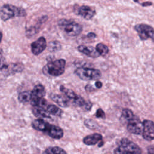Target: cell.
Here are the masks:
<instances>
[{"label":"cell","mask_w":154,"mask_h":154,"mask_svg":"<svg viewBox=\"0 0 154 154\" xmlns=\"http://www.w3.org/2000/svg\"><path fill=\"white\" fill-rule=\"evenodd\" d=\"M32 113L37 117L42 118H50L51 114L47 111V110L41 106H33L32 108Z\"/></svg>","instance_id":"cell-17"},{"label":"cell","mask_w":154,"mask_h":154,"mask_svg":"<svg viewBox=\"0 0 154 154\" xmlns=\"http://www.w3.org/2000/svg\"><path fill=\"white\" fill-rule=\"evenodd\" d=\"M95 86H96V87L97 88H100L102 87V83L100 81H96L95 82Z\"/></svg>","instance_id":"cell-29"},{"label":"cell","mask_w":154,"mask_h":154,"mask_svg":"<svg viewBox=\"0 0 154 154\" xmlns=\"http://www.w3.org/2000/svg\"><path fill=\"white\" fill-rule=\"evenodd\" d=\"M4 67H5V66L4 64V59L3 58L2 54L0 51V70L2 69Z\"/></svg>","instance_id":"cell-27"},{"label":"cell","mask_w":154,"mask_h":154,"mask_svg":"<svg viewBox=\"0 0 154 154\" xmlns=\"http://www.w3.org/2000/svg\"><path fill=\"white\" fill-rule=\"evenodd\" d=\"M46 46L47 44L46 39L43 37H41L31 43V52L34 55H38L46 49Z\"/></svg>","instance_id":"cell-9"},{"label":"cell","mask_w":154,"mask_h":154,"mask_svg":"<svg viewBox=\"0 0 154 154\" xmlns=\"http://www.w3.org/2000/svg\"><path fill=\"white\" fill-rule=\"evenodd\" d=\"M84 125H85V126L90 129H95L96 128H97L98 127V125L96 122H95L94 121H93L91 119H87L84 121Z\"/></svg>","instance_id":"cell-25"},{"label":"cell","mask_w":154,"mask_h":154,"mask_svg":"<svg viewBox=\"0 0 154 154\" xmlns=\"http://www.w3.org/2000/svg\"><path fill=\"white\" fill-rule=\"evenodd\" d=\"M2 38V32L0 31V43L1 42Z\"/></svg>","instance_id":"cell-33"},{"label":"cell","mask_w":154,"mask_h":154,"mask_svg":"<svg viewBox=\"0 0 154 154\" xmlns=\"http://www.w3.org/2000/svg\"><path fill=\"white\" fill-rule=\"evenodd\" d=\"M134 29L142 40L150 38L154 42V28L151 26L144 23L137 24L134 26Z\"/></svg>","instance_id":"cell-6"},{"label":"cell","mask_w":154,"mask_h":154,"mask_svg":"<svg viewBox=\"0 0 154 154\" xmlns=\"http://www.w3.org/2000/svg\"><path fill=\"white\" fill-rule=\"evenodd\" d=\"M87 37H89V38H94V37H96V35L94 33H93V32H90V33H88V34H87Z\"/></svg>","instance_id":"cell-31"},{"label":"cell","mask_w":154,"mask_h":154,"mask_svg":"<svg viewBox=\"0 0 154 154\" xmlns=\"http://www.w3.org/2000/svg\"><path fill=\"white\" fill-rule=\"evenodd\" d=\"M26 15V13L23 8L11 4H4L0 8V18L3 21L15 17H24Z\"/></svg>","instance_id":"cell-2"},{"label":"cell","mask_w":154,"mask_h":154,"mask_svg":"<svg viewBox=\"0 0 154 154\" xmlns=\"http://www.w3.org/2000/svg\"><path fill=\"white\" fill-rule=\"evenodd\" d=\"M48 49L50 52H57L61 49V45L58 41H52L49 42Z\"/></svg>","instance_id":"cell-22"},{"label":"cell","mask_w":154,"mask_h":154,"mask_svg":"<svg viewBox=\"0 0 154 154\" xmlns=\"http://www.w3.org/2000/svg\"><path fill=\"white\" fill-rule=\"evenodd\" d=\"M75 73L84 81L97 80L100 78L102 75L99 70L88 67H78L75 70Z\"/></svg>","instance_id":"cell-5"},{"label":"cell","mask_w":154,"mask_h":154,"mask_svg":"<svg viewBox=\"0 0 154 154\" xmlns=\"http://www.w3.org/2000/svg\"><path fill=\"white\" fill-rule=\"evenodd\" d=\"M96 49L97 51L99 52V55L102 56L106 55L109 52V49L108 46L102 43H98L96 46Z\"/></svg>","instance_id":"cell-23"},{"label":"cell","mask_w":154,"mask_h":154,"mask_svg":"<svg viewBox=\"0 0 154 154\" xmlns=\"http://www.w3.org/2000/svg\"><path fill=\"white\" fill-rule=\"evenodd\" d=\"M31 99H32L31 91H24L20 92L18 95V100L19 102L23 104L30 103L31 101Z\"/></svg>","instance_id":"cell-18"},{"label":"cell","mask_w":154,"mask_h":154,"mask_svg":"<svg viewBox=\"0 0 154 154\" xmlns=\"http://www.w3.org/2000/svg\"><path fill=\"white\" fill-rule=\"evenodd\" d=\"M78 14L86 20H90L95 16L96 11L90 6L82 5L79 7Z\"/></svg>","instance_id":"cell-10"},{"label":"cell","mask_w":154,"mask_h":154,"mask_svg":"<svg viewBox=\"0 0 154 154\" xmlns=\"http://www.w3.org/2000/svg\"><path fill=\"white\" fill-rule=\"evenodd\" d=\"M45 134L54 139H60L64 135L63 131L60 127L51 124L49 126Z\"/></svg>","instance_id":"cell-11"},{"label":"cell","mask_w":154,"mask_h":154,"mask_svg":"<svg viewBox=\"0 0 154 154\" xmlns=\"http://www.w3.org/2000/svg\"><path fill=\"white\" fill-rule=\"evenodd\" d=\"M114 153H142L141 148L134 142L128 138H123L120 141V146L116 148Z\"/></svg>","instance_id":"cell-4"},{"label":"cell","mask_w":154,"mask_h":154,"mask_svg":"<svg viewBox=\"0 0 154 154\" xmlns=\"http://www.w3.org/2000/svg\"><path fill=\"white\" fill-rule=\"evenodd\" d=\"M60 90L68 99L72 100V102L74 100H75L78 96V94H76V93L73 90L67 88H66L65 87H64L63 85L60 86Z\"/></svg>","instance_id":"cell-19"},{"label":"cell","mask_w":154,"mask_h":154,"mask_svg":"<svg viewBox=\"0 0 154 154\" xmlns=\"http://www.w3.org/2000/svg\"><path fill=\"white\" fill-rule=\"evenodd\" d=\"M58 25L60 29L69 37H76L82 30V26L79 23L71 19H61L58 20Z\"/></svg>","instance_id":"cell-1"},{"label":"cell","mask_w":154,"mask_h":154,"mask_svg":"<svg viewBox=\"0 0 154 154\" xmlns=\"http://www.w3.org/2000/svg\"><path fill=\"white\" fill-rule=\"evenodd\" d=\"M96 117L97 118H102V119H105V114L104 111L101 109L99 108L96 112Z\"/></svg>","instance_id":"cell-26"},{"label":"cell","mask_w":154,"mask_h":154,"mask_svg":"<svg viewBox=\"0 0 154 154\" xmlns=\"http://www.w3.org/2000/svg\"><path fill=\"white\" fill-rule=\"evenodd\" d=\"M122 116L125 120L129 121L131 119H132L135 116V115L131 109L128 108H123L122 111Z\"/></svg>","instance_id":"cell-24"},{"label":"cell","mask_w":154,"mask_h":154,"mask_svg":"<svg viewBox=\"0 0 154 154\" xmlns=\"http://www.w3.org/2000/svg\"><path fill=\"white\" fill-rule=\"evenodd\" d=\"M127 129L128 131L135 135L142 134L143 131V123L140 121V119L135 116L132 119L128 121Z\"/></svg>","instance_id":"cell-7"},{"label":"cell","mask_w":154,"mask_h":154,"mask_svg":"<svg viewBox=\"0 0 154 154\" xmlns=\"http://www.w3.org/2000/svg\"><path fill=\"white\" fill-rule=\"evenodd\" d=\"M46 109L50 114H52L54 116L60 117L63 114V111L60 108L55 106V105L48 103L46 107Z\"/></svg>","instance_id":"cell-20"},{"label":"cell","mask_w":154,"mask_h":154,"mask_svg":"<svg viewBox=\"0 0 154 154\" xmlns=\"http://www.w3.org/2000/svg\"><path fill=\"white\" fill-rule=\"evenodd\" d=\"M143 123V137L147 141L154 140V122L150 120H144Z\"/></svg>","instance_id":"cell-8"},{"label":"cell","mask_w":154,"mask_h":154,"mask_svg":"<svg viewBox=\"0 0 154 154\" xmlns=\"http://www.w3.org/2000/svg\"><path fill=\"white\" fill-rule=\"evenodd\" d=\"M149 153H154V146H150L147 149Z\"/></svg>","instance_id":"cell-30"},{"label":"cell","mask_w":154,"mask_h":154,"mask_svg":"<svg viewBox=\"0 0 154 154\" xmlns=\"http://www.w3.org/2000/svg\"><path fill=\"white\" fill-rule=\"evenodd\" d=\"M44 153L48 154H61V153H66V152L63 149L55 146V147H50L45 150L43 152Z\"/></svg>","instance_id":"cell-21"},{"label":"cell","mask_w":154,"mask_h":154,"mask_svg":"<svg viewBox=\"0 0 154 154\" xmlns=\"http://www.w3.org/2000/svg\"><path fill=\"white\" fill-rule=\"evenodd\" d=\"M85 90H86L87 91H91L94 90V88H93V87H92L91 85L88 84V85H87L85 86Z\"/></svg>","instance_id":"cell-28"},{"label":"cell","mask_w":154,"mask_h":154,"mask_svg":"<svg viewBox=\"0 0 154 154\" xmlns=\"http://www.w3.org/2000/svg\"><path fill=\"white\" fill-rule=\"evenodd\" d=\"M50 97L53 101H54L58 105L61 107L66 108L69 106V99L66 97H64L58 94L52 93L50 95Z\"/></svg>","instance_id":"cell-14"},{"label":"cell","mask_w":154,"mask_h":154,"mask_svg":"<svg viewBox=\"0 0 154 154\" xmlns=\"http://www.w3.org/2000/svg\"><path fill=\"white\" fill-rule=\"evenodd\" d=\"M78 50L84 55L91 58H97L100 56L96 49L93 46L79 45L78 47Z\"/></svg>","instance_id":"cell-12"},{"label":"cell","mask_w":154,"mask_h":154,"mask_svg":"<svg viewBox=\"0 0 154 154\" xmlns=\"http://www.w3.org/2000/svg\"><path fill=\"white\" fill-rule=\"evenodd\" d=\"M31 125H32V127L35 130L42 131L45 133V132L48 129L50 124L42 119H38L34 120L32 122Z\"/></svg>","instance_id":"cell-15"},{"label":"cell","mask_w":154,"mask_h":154,"mask_svg":"<svg viewBox=\"0 0 154 154\" xmlns=\"http://www.w3.org/2000/svg\"><path fill=\"white\" fill-rule=\"evenodd\" d=\"M152 4V3L151 2H143L142 3V5L143 6H144V7H146V6H149V5H151Z\"/></svg>","instance_id":"cell-32"},{"label":"cell","mask_w":154,"mask_h":154,"mask_svg":"<svg viewBox=\"0 0 154 154\" xmlns=\"http://www.w3.org/2000/svg\"><path fill=\"white\" fill-rule=\"evenodd\" d=\"M102 141V136L98 133H94L85 137L83 139V143L87 146H93Z\"/></svg>","instance_id":"cell-13"},{"label":"cell","mask_w":154,"mask_h":154,"mask_svg":"<svg viewBox=\"0 0 154 154\" xmlns=\"http://www.w3.org/2000/svg\"><path fill=\"white\" fill-rule=\"evenodd\" d=\"M31 94H32L31 100L32 99L43 97L46 94V90L44 86L42 84L36 85L34 87L33 90L31 91Z\"/></svg>","instance_id":"cell-16"},{"label":"cell","mask_w":154,"mask_h":154,"mask_svg":"<svg viewBox=\"0 0 154 154\" xmlns=\"http://www.w3.org/2000/svg\"><path fill=\"white\" fill-rule=\"evenodd\" d=\"M66 61L58 59L46 64L42 69L44 75L49 76H59L63 75L65 70Z\"/></svg>","instance_id":"cell-3"}]
</instances>
